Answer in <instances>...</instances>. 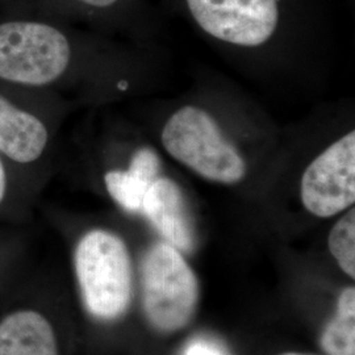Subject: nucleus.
I'll use <instances>...</instances> for the list:
<instances>
[{
  "label": "nucleus",
  "mask_w": 355,
  "mask_h": 355,
  "mask_svg": "<svg viewBox=\"0 0 355 355\" xmlns=\"http://www.w3.org/2000/svg\"><path fill=\"white\" fill-rule=\"evenodd\" d=\"M58 1L61 0H0V12L23 15L51 20ZM66 1V0H64ZM76 7L89 11H107L114 8L120 0H67Z\"/></svg>",
  "instance_id": "f8f14e48"
},
{
  "label": "nucleus",
  "mask_w": 355,
  "mask_h": 355,
  "mask_svg": "<svg viewBox=\"0 0 355 355\" xmlns=\"http://www.w3.org/2000/svg\"><path fill=\"white\" fill-rule=\"evenodd\" d=\"M328 248L343 272L355 278V209L349 211L334 224L328 236Z\"/></svg>",
  "instance_id": "9b49d317"
},
{
  "label": "nucleus",
  "mask_w": 355,
  "mask_h": 355,
  "mask_svg": "<svg viewBox=\"0 0 355 355\" xmlns=\"http://www.w3.org/2000/svg\"><path fill=\"white\" fill-rule=\"evenodd\" d=\"M280 355H312V354H302V353H284Z\"/></svg>",
  "instance_id": "2eb2a0df"
},
{
  "label": "nucleus",
  "mask_w": 355,
  "mask_h": 355,
  "mask_svg": "<svg viewBox=\"0 0 355 355\" xmlns=\"http://www.w3.org/2000/svg\"><path fill=\"white\" fill-rule=\"evenodd\" d=\"M320 347L327 355H355V288L343 290L334 316L322 330Z\"/></svg>",
  "instance_id": "9d476101"
},
{
  "label": "nucleus",
  "mask_w": 355,
  "mask_h": 355,
  "mask_svg": "<svg viewBox=\"0 0 355 355\" xmlns=\"http://www.w3.org/2000/svg\"><path fill=\"white\" fill-rule=\"evenodd\" d=\"M305 209L328 218L349 209L355 202V132L334 141L306 166L300 180Z\"/></svg>",
  "instance_id": "39448f33"
},
{
  "label": "nucleus",
  "mask_w": 355,
  "mask_h": 355,
  "mask_svg": "<svg viewBox=\"0 0 355 355\" xmlns=\"http://www.w3.org/2000/svg\"><path fill=\"white\" fill-rule=\"evenodd\" d=\"M142 308L150 327L161 333L186 328L200 297L199 280L182 252L157 242L141 265Z\"/></svg>",
  "instance_id": "7ed1b4c3"
},
{
  "label": "nucleus",
  "mask_w": 355,
  "mask_h": 355,
  "mask_svg": "<svg viewBox=\"0 0 355 355\" xmlns=\"http://www.w3.org/2000/svg\"><path fill=\"white\" fill-rule=\"evenodd\" d=\"M73 262L89 316L99 321L123 318L133 297L132 258L125 241L112 230L89 229L76 241Z\"/></svg>",
  "instance_id": "f257e3e1"
},
{
  "label": "nucleus",
  "mask_w": 355,
  "mask_h": 355,
  "mask_svg": "<svg viewBox=\"0 0 355 355\" xmlns=\"http://www.w3.org/2000/svg\"><path fill=\"white\" fill-rule=\"evenodd\" d=\"M26 179H35V177L15 167L0 157V209L11 198L16 184Z\"/></svg>",
  "instance_id": "ddd939ff"
},
{
  "label": "nucleus",
  "mask_w": 355,
  "mask_h": 355,
  "mask_svg": "<svg viewBox=\"0 0 355 355\" xmlns=\"http://www.w3.org/2000/svg\"><path fill=\"white\" fill-rule=\"evenodd\" d=\"M0 355H60L51 321L35 309H17L0 320Z\"/></svg>",
  "instance_id": "1a4fd4ad"
},
{
  "label": "nucleus",
  "mask_w": 355,
  "mask_h": 355,
  "mask_svg": "<svg viewBox=\"0 0 355 355\" xmlns=\"http://www.w3.org/2000/svg\"><path fill=\"white\" fill-rule=\"evenodd\" d=\"M51 101L0 82V157L32 177L53 152Z\"/></svg>",
  "instance_id": "20e7f679"
},
{
  "label": "nucleus",
  "mask_w": 355,
  "mask_h": 355,
  "mask_svg": "<svg viewBox=\"0 0 355 355\" xmlns=\"http://www.w3.org/2000/svg\"><path fill=\"white\" fill-rule=\"evenodd\" d=\"M141 212L164 240L179 252L191 253L196 234L186 196L177 182L158 177L146 192Z\"/></svg>",
  "instance_id": "0eeeda50"
},
{
  "label": "nucleus",
  "mask_w": 355,
  "mask_h": 355,
  "mask_svg": "<svg viewBox=\"0 0 355 355\" xmlns=\"http://www.w3.org/2000/svg\"><path fill=\"white\" fill-rule=\"evenodd\" d=\"M205 33L227 44L255 48L266 44L279 23L280 0H186Z\"/></svg>",
  "instance_id": "423d86ee"
},
{
  "label": "nucleus",
  "mask_w": 355,
  "mask_h": 355,
  "mask_svg": "<svg viewBox=\"0 0 355 355\" xmlns=\"http://www.w3.org/2000/svg\"><path fill=\"white\" fill-rule=\"evenodd\" d=\"M161 141L171 158L205 180L230 186L248 174L241 152L224 136L212 114L196 105H184L171 114Z\"/></svg>",
  "instance_id": "f03ea898"
},
{
  "label": "nucleus",
  "mask_w": 355,
  "mask_h": 355,
  "mask_svg": "<svg viewBox=\"0 0 355 355\" xmlns=\"http://www.w3.org/2000/svg\"><path fill=\"white\" fill-rule=\"evenodd\" d=\"M184 355H227L215 343L208 341H196L190 343L186 349Z\"/></svg>",
  "instance_id": "4468645a"
},
{
  "label": "nucleus",
  "mask_w": 355,
  "mask_h": 355,
  "mask_svg": "<svg viewBox=\"0 0 355 355\" xmlns=\"http://www.w3.org/2000/svg\"><path fill=\"white\" fill-rule=\"evenodd\" d=\"M161 159L157 152L144 146L129 158L127 167H110L103 174L108 196L127 212H141L144 198L159 177Z\"/></svg>",
  "instance_id": "6e6552de"
}]
</instances>
